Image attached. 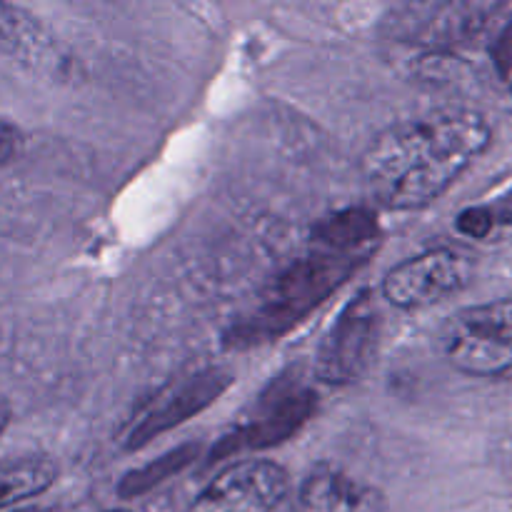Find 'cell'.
<instances>
[{
	"label": "cell",
	"mask_w": 512,
	"mask_h": 512,
	"mask_svg": "<svg viewBox=\"0 0 512 512\" xmlns=\"http://www.w3.org/2000/svg\"><path fill=\"white\" fill-rule=\"evenodd\" d=\"M233 383V375L228 370L220 368H208L203 373H195L193 378H188L185 383L170 388L158 403L150 405L143 415H140L138 423L130 428L128 438H125V448L138 450L143 445H148L150 440H155L158 435L168 433V430L178 428L185 420H190L193 415L203 413L208 405H213L225 390Z\"/></svg>",
	"instance_id": "8"
},
{
	"label": "cell",
	"mask_w": 512,
	"mask_h": 512,
	"mask_svg": "<svg viewBox=\"0 0 512 512\" xmlns=\"http://www.w3.org/2000/svg\"><path fill=\"white\" fill-rule=\"evenodd\" d=\"M490 125L470 110L390 125L363 153L360 173L390 210H418L438 200L490 145Z\"/></svg>",
	"instance_id": "2"
},
{
	"label": "cell",
	"mask_w": 512,
	"mask_h": 512,
	"mask_svg": "<svg viewBox=\"0 0 512 512\" xmlns=\"http://www.w3.org/2000/svg\"><path fill=\"white\" fill-rule=\"evenodd\" d=\"M490 53H493V65L500 83H503L508 90H512V18L508 20V25L500 30V35L495 38L493 50H490Z\"/></svg>",
	"instance_id": "12"
},
{
	"label": "cell",
	"mask_w": 512,
	"mask_h": 512,
	"mask_svg": "<svg viewBox=\"0 0 512 512\" xmlns=\"http://www.w3.org/2000/svg\"><path fill=\"white\" fill-rule=\"evenodd\" d=\"M18 148H20L18 130H15L10 123H5V120H0V165L10 163V160L18 155Z\"/></svg>",
	"instance_id": "14"
},
{
	"label": "cell",
	"mask_w": 512,
	"mask_h": 512,
	"mask_svg": "<svg viewBox=\"0 0 512 512\" xmlns=\"http://www.w3.org/2000/svg\"><path fill=\"white\" fill-rule=\"evenodd\" d=\"M318 410V395L300 378H278L265 388L243 423L213 448V458L283 445L303 430Z\"/></svg>",
	"instance_id": "4"
},
{
	"label": "cell",
	"mask_w": 512,
	"mask_h": 512,
	"mask_svg": "<svg viewBox=\"0 0 512 512\" xmlns=\"http://www.w3.org/2000/svg\"><path fill=\"white\" fill-rule=\"evenodd\" d=\"M198 455H200L198 443L180 445V448L160 455V458L153 460V463L143 465V468H138V470H130V473L120 480L118 495L120 498H135V495L150 493V490L158 488V485H163L168 478L183 473L188 465L195 463V458H198Z\"/></svg>",
	"instance_id": "11"
},
{
	"label": "cell",
	"mask_w": 512,
	"mask_h": 512,
	"mask_svg": "<svg viewBox=\"0 0 512 512\" xmlns=\"http://www.w3.org/2000/svg\"><path fill=\"white\" fill-rule=\"evenodd\" d=\"M495 228V213L488 208H468L458 215V230L470 238H485Z\"/></svg>",
	"instance_id": "13"
},
{
	"label": "cell",
	"mask_w": 512,
	"mask_h": 512,
	"mask_svg": "<svg viewBox=\"0 0 512 512\" xmlns=\"http://www.w3.org/2000/svg\"><path fill=\"white\" fill-rule=\"evenodd\" d=\"M0 425H3V413H0Z\"/></svg>",
	"instance_id": "17"
},
{
	"label": "cell",
	"mask_w": 512,
	"mask_h": 512,
	"mask_svg": "<svg viewBox=\"0 0 512 512\" xmlns=\"http://www.w3.org/2000/svg\"><path fill=\"white\" fill-rule=\"evenodd\" d=\"M13 512H40V510H35V508H20V510H13Z\"/></svg>",
	"instance_id": "15"
},
{
	"label": "cell",
	"mask_w": 512,
	"mask_h": 512,
	"mask_svg": "<svg viewBox=\"0 0 512 512\" xmlns=\"http://www.w3.org/2000/svg\"><path fill=\"white\" fill-rule=\"evenodd\" d=\"M55 465L48 458H25L0 468V510L35 498L55 483Z\"/></svg>",
	"instance_id": "10"
},
{
	"label": "cell",
	"mask_w": 512,
	"mask_h": 512,
	"mask_svg": "<svg viewBox=\"0 0 512 512\" xmlns=\"http://www.w3.org/2000/svg\"><path fill=\"white\" fill-rule=\"evenodd\" d=\"M290 478L273 460H240L220 470L188 512H273L285 500Z\"/></svg>",
	"instance_id": "7"
},
{
	"label": "cell",
	"mask_w": 512,
	"mask_h": 512,
	"mask_svg": "<svg viewBox=\"0 0 512 512\" xmlns=\"http://www.w3.org/2000/svg\"><path fill=\"white\" fill-rule=\"evenodd\" d=\"M380 320L368 290L350 300L320 343L315 375L320 383L350 385L365 375L378 350Z\"/></svg>",
	"instance_id": "6"
},
{
	"label": "cell",
	"mask_w": 512,
	"mask_h": 512,
	"mask_svg": "<svg viewBox=\"0 0 512 512\" xmlns=\"http://www.w3.org/2000/svg\"><path fill=\"white\" fill-rule=\"evenodd\" d=\"M440 350L458 373L500 378L512 373V298L470 305L445 320Z\"/></svg>",
	"instance_id": "3"
},
{
	"label": "cell",
	"mask_w": 512,
	"mask_h": 512,
	"mask_svg": "<svg viewBox=\"0 0 512 512\" xmlns=\"http://www.w3.org/2000/svg\"><path fill=\"white\" fill-rule=\"evenodd\" d=\"M380 243L383 230L368 208H345L318 220L303 253L270 280L255 308L225 333V348L248 350L283 338L368 265Z\"/></svg>",
	"instance_id": "1"
},
{
	"label": "cell",
	"mask_w": 512,
	"mask_h": 512,
	"mask_svg": "<svg viewBox=\"0 0 512 512\" xmlns=\"http://www.w3.org/2000/svg\"><path fill=\"white\" fill-rule=\"evenodd\" d=\"M110 512H130V510H110Z\"/></svg>",
	"instance_id": "16"
},
{
	"label": "cell",
	"mask_w": 512,
	"mask_h": 512,
	"mask_svg": "<svg viewBox=\"0 0 512 512\" xmlns=\"http://www.w3.org/2000/svg\"><path fill=\"white\" fill-rule=\"evenodd\" d=\"M383 503L368 485L340 470H318L308 475L295 498V512H378Z\"/></svg>",
	"instance_id": "9"
},
{
	"label": "cell",
	"mask_w": 512,
	"mask_h": 512,
	"mask_svg": "<svg viewBox=\"0 0 512 512\" xmlns=\"http://www.w3.org/2000/svg\"><path fill=\"white\" fill-rule=\"evenodd\" d=\"M475 275V255L460 248H433L395 265L383 278V298L403 310H420L460 293Z\"/></svg>",
	"instance_id": "5"
}]
</instances>
